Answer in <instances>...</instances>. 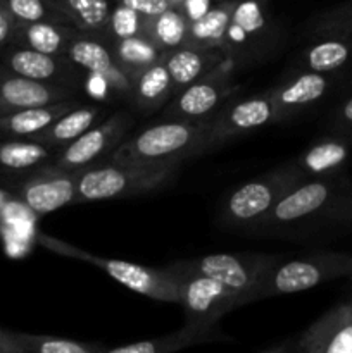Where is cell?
<instances>
[{
    "mask_svg": "<svg viewBox=\"0 0 352 353\" xmlns=\"http://www.w3.org/2000/svg\"><path fill=\"white\" fill-rule=\"evenodd\" d=\"M213 3L214 0H183V3L178 9L185 14L190 23H193L199 17H202L213 7Z\"/></svg>",
    "mask_w": 352,
    "mask_h": 353,
    "instance_id": "38",
    "label": "cell"
},
{
    "mask_svg": "<svg viewBox=\"0 0 352 353\" xmlns=\"http://www.w3.org/2000/svg\"><path fill=\"white\" fill-rule=\"evenodd\" d=\"M223 59L224 55L219 48L199 47L192 43H186L166 54L164 64L171 76L175 93L188 86L190 83L216 71Z\"/></svg>",
    "mask_w": 352,
    "mask_h": 353,
    "instance_id": "19",
    "label": "cell"
},
{
    "mask_svg": "<svg viewBox=\"0 0 352 353\" xmlns=\"http://www.w3.org/2000/svg\"><path fill=\"white\" fill-rule=\"evenodd\" d=\"M175 95L171 76L164 61L138 72L131 79V102L141 112H154L161 109Z\"/></svg>",
    "mask_w": 352,
    "mask_h": 353,
    "instance_id": "23",
    "label": "cell"
},
{
    "mask_svg": "<svg viewBox=\"0 0 352 353\" xmlns=\"http://www.w3.org/2000/svg\"><path fill=\"white\" fill-rule=\"evenodd\" d=\"M302 179L293 164H290L247 181L224 200L219 214L221 223L231 228L257 230L280 196Z\"/></svg>",
    "mask_w": 352,
    "mask_h": 353,
    "instance_id": "4",
    "label": "cell"
},
{
    "mask_svg": "<svg viewBox=\"0 0 352 353\" xmlns=\"http://www.w3.org/2000/svg\"><path fill=\"white\" fill-rule=\"evenodd\" d=\"M351 148L347 143L338 140H324L307 148L295 162L293 168L304 179L323 178L328 172H333L347 161Z\"/></svg>",
    "mask_w": 352,
    "mask_h": 353,
    "instance_id": "28",
    "label": "cell"
},
{
    "mask_svg": "<svg viewBox=\"0 0 352 353\" xmlns=\"http://www.w3.org/2000/svg\"><path fill=\"white\" fill-rule=\"evenodd\" d=\"M3 68L28 79L79 90L81 69L66 55H52L28 47L12 45L3 55Z\"/></svg>",
    "mask_w": 352,
    "mask_h": 353,
    "instance_id": "15",
    "label": "cell"
},
{
    "mask_svg": "<svg viewBox=\"0 0 352 353\" xmlns=\"http://www.w3.org/2000/svg\"><path fill=\"white\" fill-rule=\"evenodd\" d=\"M195 269L217 279L240 305L257 300L280 257L268 254H213L190 261Z\"/></svg>",
    "mask_w": 352,
    "mask_h": 353,
    "instance_id": "6",
    "label": "cell"
},
{
    "mask_svg": "<svg viewBox=\"0 0 352 353\" xmlns=\"http://www.w3.org/2000/svg\"><path fill=\"white\" fill-rule=\"evenodd\" d=\"M114 2L123 3V6L130 7V9L137 10L147 17L157 16V14L164 12L166 9L171 7L168 0H114Z\"/></svg>",
    "mask_w": 352,
    "mask_h": 353,
    "instance_id": "36",
    "label": "cell"
},
{
    "mask_svg": "<svg viewBox=\"0 0 352 353\" xmlns=\"http://www.w3.org/2000/svg\"><path fill=\"white\" fill-rule=\"evenodd\" d=\"M271 123H276V114L269 92L238 100L235 103H226L213 117L211 147L216 148L233 138L254 133Z\"/></svg>",
    "mask_w": 352,
    "mask_h": 353,
    "instance_id": "14",
    "label": "cell"
},
{
    "mask_svg": "<svg viewBox=\"0 0 352 353\" xmlns=\"http://www.w3.org/2000/svg\"><path fill=\"white\" fill-rule=\"evenodd\" d=\"M76 92L69 86L35 81L6 68L0 69V114L75 99Z\"/></svg>",
    "mask_w": 352,
    "mask_h": 353,
    "instance_id": "16",
    "label": "cell"
},
{
    "mask_svg": "<svg viewBox=\"0 0 352 353\" xmlns=\"http://www.w3.org/2000/svg\"><path fill=\"white\" fill-rule=\"evenodd\" d=\"M271 37L273 23L266 0H237L221 52L228 61L245 62L259 55Z\"/></svg>",
    "mask_w": 352,
    "mask_h": 353,
    "instance_id": "9",
    "label": "cell"
},
{
    "mask_svg": "<svg viewBox=\"0 0 352 353\" xmlns=\"http://www.w3.org/2000/svg\"><path fill=\"white\" fill-rule=\"evenodd\" d=\"M0 353H24L16 333L0 330Z\"/></svg>",
    "mask_w": 352,
    "mask_h": 353,
    "instance_id": "39",
    "label": "cell"
},
{
    "mask_svg": "<svg viewBox=\"0 0 352 353\" xmlns=\"http://www.w3.org/2000/svg\"><path fill=\"white\" fill-rule=\"evenodd\" d=\"M213 117L200 121L169 119L123 138L106 162L130 165H178L209 150Z\"/></svg>",
    "mask_w": 352,
    "mask_h": 353,
    "instance_id": "1",
    "label": "cell"
},
{
    "mask_svg": "<svg viewBox=\"0 0 352 353\" xmlns=\"http://www.w3.org/2000/svg\"><path fill=\"white\" fill-rule=\"evenodd\" d=\"M352 274V259L342 254H314L276 264L257 300L306 292L330 279Z\"/></svg>",
    "mask_w": 352,
    "mask_h": 353,
    "instance_id": "7",
    "label": "cell"
},
{
    "mask_svg": "<svg viewBox=\"0 0 352 353\" xmlns=\"http://www.w3.org/2000/svg\"><path fill=\"white\" fill-rule=\"evenodd\" d=\"M78 103L76 99H68L48 103V105L28 107V109H19L14 112L0 114V138L10 140V138L35 137Z\"/></svg>",
    "mask_w": 352,
    "mask_h": 353,
    "instance_id": "20",
    "label": "cell"
},
{
    "mask_svg": "<svg viewBox=\"0 0 352 353\" xmlns=\"http://www.w3.org/2000/svg\"><path fill=\"white\" fill-rule=\"evenodd\" d=\"M66 55L72 64L100 79L117 97L131 99V79L117 65L107 38L79 31L69 43Z\"/></svg>",
    "mask_w": 352,
    "mask_h": 353,
    "instance_id": "12",
    "label": "cell"
},
{
    "mask_svg": "<svg viewBox=\"0 0 352 353\" xmlns=\"http://www.w3.org/2000/svg\"><path fill=\"white\" fill-rule=\"evenodd\" d=\"M2 2L17 24L38 23V21L69 24L64 14L52 3V0H2Z\"/></svg>",
    "mask_w": 352,
    "mask_h": 353,
    "instance_id": "33",
    "label": "cell"
},
{
    "mask_svg": "<svg viewBox=\"0 0 352 353\" xmlns=\"http://www.w3.org/2000/svg\"><path fill=\"white\" fill-rule=\"evenodd\" d=\"M24 353H104L106 348L99 343L71 340V338L45 336V334L16 333Z\"/></svg>",
    "mask_w": 352,
    "mask_h": 353,
    "instance_id": "32",
    "label": "cell"
},
{
    "mask_svg": "<svg viewBox=\"0 0 352 353\" xmlns=\"http://www.w3.org/2000/svg\"><path fill=\"white\" fill-rule=\"evenodd\" d=\"M38 240L48 250H54L57 254L66 255V257L78 259V261L86 262L90 265H95L100 271L116 279L117 283L140 293V295L159 300V302L179 303V279L171 268L154 269L133 264V262L117 261V259L99 257V255L88 254V252L79 250L72 245L62 243L55 238L43 236V234H40Z\"/></svg>",
    "mask_w": 352,
    "mask_h": 353,
    "instance_id": "3",
    "label": "cell"
},
{
    "mask_svg": "<svg viewBox=\"0 0 352 353\" xmlns=\"http://www.w3.org/2000/svg\"><path fill=\"white\" fill-rule=\"evenodd\" d=\"M328 88H330V79L326 78V74L300 69L299 74L285 79L269 92L276 121L290 119L300 110L316 103L326 95Z\"/></svg>",
    "mask_w": 352,
    "mask_h": 353,
    "instance_id": "18",
    "label": "cell"
},
{
    "mask_svg": "<svg viewBox=\"0 0 352 353\" xmlns=\"http://www.w3.org/2000/svg\"><path fill=\"white\" fill-rule=\"evenodd\" d=\"M168 2L171 7H179L183 3V0H168Z\"/></svg>",
    "mask_w": 352,
    "mask_h": 353,
    "instance_id": "42",
    "label": "cell"
},
{
    "mask_svg": "<svg viewBox=\"0 0 352 353\" xmlns=\"http://www.w3.org/2000/svg\"><path fill=\"white\" fill-rule=\"evenodd\" d=\"M340 116H342V121L352 124V97L344 103V105H342Z\"/></svg>",
    "mask_w": 352,
    "mask_h": 353,
    "instance_id": "40",
    "label": "cell"
},
{
    "mask_svg": "<svg viewBox=\"0 0 352 353\" xmlns=\"http://www.w3.org/2000/svg\"><path fill=\"white\" fill-rule=\"evenodd\" d=\"M178 165H130L102 162L78 174V203L124 199L164 188Z\"/></svg>",
    "mask_w": 352,
    "mask_h": 353,
    "instance_id": "2",
    "label": "cell"
},
{
    "mask_svg": "<svg viewBox=\"0 0 352 353\" xmlns=\"http://www.w3.org/2000/svg\"><path fill=\"white\" fill-rule=\"evenodd\" d=\"M6 200H7V195H6V193H3V192H0V209H2V207L7 203Z\"/></svg>",
    "mask_w": 352,
    "mask_h": 353,
    "instance_id": "41",
    "label": "cell"
},
{
    "mask_svg": "<svg viewBox=\"0 0 352 353\" xmlns=\"http://www.w3.org/2000/svg\"><path fill=\"white\" fill-rule=\"evenodd\" d=\"M145 34L150 37L164 54H169L188 43L190 21L178 7H169L157 16L147 17Z\"/></svg>",
    "mask_w": 352,
    "mask_h": 353,
    "instance_id": "29",
    "label": "cell"
},
{
    "mask_svg": "<svg viewBox=\"0 0 352 353\" xmlns=\"http://www.w3.org/2000/svg\"><path fill=\"white\" fill-rule=\"evenodd\" d=\"M78 33V28L71 26V24L38 21V23L19 24L12 45L33 48V50L43 52V54L66 55L69 43Z\"/></svg>",
    "mask_w": 352,
    "mask_h": 353,
    "instance_id": "22",
    "label": "cell"
},
{
    "mask_svg": "<svg viewBox=\"0 0 352 353\" xmlns=\"http://www.w3.org/2000/svg\"><path fill=\"white\" fill-rule=\"evenodd\" d=\"M237 90L238 85L231 83L228 76H214L211 72L176 92L164 114L168 119H211L226 105Z\"/></svg>",
    "mask_w": 352,
    "mask_h": 353,
    "instance_id": "13",
    "label": "cell"
},
{
    "mask_svg": "<svg viewBox=\"0 0 352 353\" xmlns=\"http://www.w3.org/2000/svg\"><path fill=\"white\" fill-rule=\"evenodd\" d=\"M169 268L179 279V305L185 310V326L213 330L224 314L240 307L238 300L217 279L200 272L190 261L175 262Z\"/></svg>",
    "mask_w": 352,
    "mask_h": 353,
    "instance_id": "5",
    "label": "cell"
},
{
    "mask_svg": "<svg viewBox=\"0 0 352 353\" xmlns=\"http://www.w3.org/2000/svg\"><path fill=\"white\" fill-rule=\"evenodd\" d=\"M295 352L352 353V305H338L311 324L297 340Z\"/></svg>",
    "mask_w": 352,
    "mask_h": 353,
    "instance_id": "17",
    "label": "cell"
},
{
    "mask_svg": "<svg viewBox=\"0 0 352 353\" xmlns=\"http://www.w3.org/2000/svg\"><path fill=\"white\" fill-rule=\"evenodd\" d=\"M145 21H147V16L123 6V3L114 2L109 24H107V38H109V41H113L144 34Z\"/></svg>",
    "mask_w": 352,
    "mask_h": 353,
    "instance_id": "34",
    "label": "cell"
},
{
    "mask_svg": "<svg viewBox=\"0 0 352 353\" xmlns=\"http://www.w3.org/2000/svg\"><path fill=\"white\" fill-rule=\"evenodd\" d=\"M79 171H66L52 162L33 169L19 185V202L37 216L78 203Z\"/></svg>",
    "mask_w": 352,
    "mask_h": 353,
    "instance_id": "10",
    "label": "cell"
},
{
    "mask_svg": "<svg viewBox=\"0 0 352 353\" xmlns=\"http://www.w3.org/2000/svg\"><path fill=\"white\" fill-rule=\"evenodd\" d=\"M333 199V186L323 178L302 179L283 193L257 230H292L323 212Z\"/></svg>",
    "mask_w": 352,
    "mask_h": 353,
    "instance_id": "11",
    "label": "cell"
},
{
    "mask_svg": "<svg viewBox=\"0 0 352 353\" xmlns=\"http://www.w3.org/2000/svg\"><path fill=\"white\" fill-rule=\"evenodd\" d=\"M17 26H19V24L16 23V19L10 16L7 7L3 6V2L0 0V47H7V45L14 43Z\"/></svg>",
    "mask_w": 352,
    "mask_h": 353,
    "instance_id": "37",
    "label": "cell"
},
{
    "mask_svg": "<svg viewBox=\"0 0 352 353\" xmlns=\"http://www.w3.org/2000/svg\"><path fill=\"white\" fill-rule=\"evenodd\" d=\"M110 50H113L121 71L130 79H133L144 69L164 61L166 57L164 52L145 33L138 34V37L123 38V40H113Z\"/></svg>",
    "mask_w": 352,
    "mask_h": 353,
    "instance_id": "26",
    "label": "cell"
},
{
    "mask_svg": "<svg viewBox=\"0 0 352 353\" xmlns=\"http://www.w3.org/2000/svg\"><path fill=\"white\" fill-rule=\"evenodd\" d=\"M57 152V148L30 138L3 140L0 141V169L10 172H31L33 169L54 161Z\"/></svg>",
    "mask_w": 352,
    "mask_h": 353,
    "instance_id": "25",
    "label": "cell"
},
{
    "mask_svg": "<svg viewBox=\"0 0 352 353\" xmlns=\"http://www.w3.org/2000/svg\"><path fill=\"white\" fill-rule=\"evenodd\" d=\"M352 57V37L333 34L314 41L300 55L299 68L304 71H314L326 74L344 68Z\"/></svg>",
    "mask_w": 352,
    "mask_h": 353,
    "instance_id": "24",
    "label": "cell"
},
{
    "mask_svg": "<svg viewBox=\"0 0 352 353\" xmlns=\"http://www.w3.org/2000/svg\"><path fill=\"white\" fill-rule=\"evenodd\" d=\"M235 2L237 0L214 2L213 7L202 17L190 23L188 43L207 48H219L221 50Z\"/></svg>",
    "mask_w": 352,
    "mask_h": 353,
    "instance_id": "31",
    "label": "cell"
},
{
    "mask_svg": "<svg viewBox=\"0 0 352 353\" xmlns=\"http://www.w3.org/2000/svg\"><path fill=\"white\" fill-rule=\"evenodd\" d=\"M133 124V117L128 112H116L90 130L79 134L76 140L62 147L52 164L66 171H83L90 165L106 162L107 155L119 145Z\"/></svg>",
    "mask_w": 352,
    "mask_h": 353,
    "instance_id": "8",
    "label": "cell"
},
{
    "mask_svg": "<svg viewBox=\"0 0 352 353\" xmlns=\"http://www.w3.org/2000/svg\"><path fill=\"white\" fill-rule=\"evenodd\" d=\"M71 26L83 33L107 38L113 2L110 0H52ZM109 40V38H107Z\"/></svg>",
    "mask_w": 352,
    "mask_h": 353,
    "instance_id": "27",
    "label": "cell"
},
{
    "mask_svg": "<svg viewBox=\"0 0 352 353\" xmlns=\"http://www.w3.org/2000/svg\"><path fill=\"white\" fill-rule=\"evenodd\" d=\"M317 30L328 34H347L352 37V2L328 10L317 21Z\"/></svg>",
    "mask_w": 352,
    "mask_h": 353,
    "instance_id": "35",
    "label": "cell"
},
{
    "mask_svg": "<svg viewBox=\"0 0 352 353\" xmlns=\"http://www.w3.org/2000/svg\"><path fill=\"white\" fill-rule=\"evenodd\" d=\"M219 338V334L214 333L213 330H193V327H182L179 331L166 336L154 338V340H141L135 343L123 345V347L110 348L106 350L109 353H171L183 350V348L193 347V345L206 343V341H214Z\"/></svg>",
    "mask_w": 352,
    "mask_h": 353,
    "instance_id": "30",
    "label": "cell"
},
{
    "mask_svg": "<svg viewBox=\"0 0 352 353\" xmlns=\"http://www.w3.org/2000/svg\"><path fill=\"white\" fill-rule=\"evenodd\" d=\"M106 117V107L100 103H78L71 110L62 114L50 126L31 137L30 140L40 141V143L61 150L62 147L71 143L79 134H83L93 124L100 123Z\"/></svg>",
    "mask_w": 352,
    "mask_h": 353,
    "instance_id": "21",
    "label": "cell"
},
{
    "mask_svg": "<svg viewBox=\"0 0 352 353\" xmlns=\"http://www.w3.org/2000/svg\"><path fill=\"white\" fill-rule=\"evenodd\" d=\"M214 2H226V0H214Z\"/></svg>",
    "mask_w": 352,
    "mask_h": 353,
    "instance_id": "43",
    "label": "cell"
}]
</instances>
